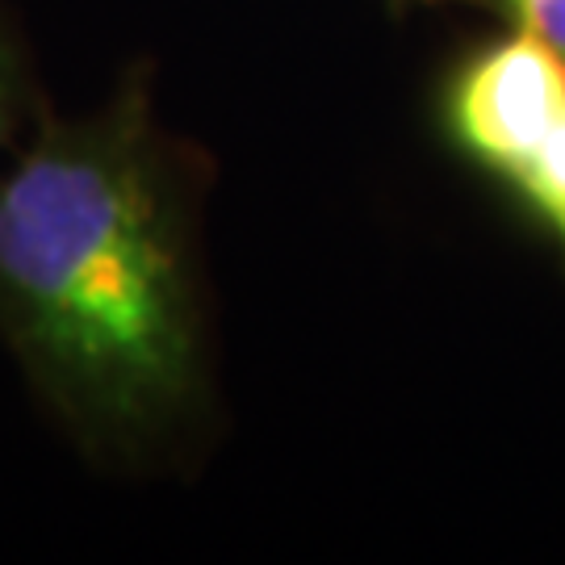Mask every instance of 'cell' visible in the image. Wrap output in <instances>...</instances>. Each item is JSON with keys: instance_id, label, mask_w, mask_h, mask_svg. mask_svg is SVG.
Listing matches in <instances>:
<instances>
[{"instance_id": "obj_1", "label": "cell", "mask_w": 565, "mask_h": 565, "mask_svg": "<svg viewBox=\"0 0 565 565\" xmlns=\"http://www.w3.org/2000/svg\"><path fill=\"white\" fill-rule=\"evenodd\" d=\"M0 327L88 440L147 445L202 394L189 218L139 93L0 172Z\"/></svg>"}, {"instance_id": "obj_3", "label": "cell", "mask_w": 565, "mask_h": 565, "mask_svg": "<svg viewBox=\"0 0 565 565\" xmlns=\"http://www.w3.org/2000/svg\"><path fill=\"white\" fill-rule=\"evenodd\" d=\"M30 114V76H25V55H21L13 25L0 13V163L13 156L21 126Z\"/></svg>"}, {"instance_id": "obj_4", "label": "cell", "mask_w": 565, "mask_h": 565, "mask_svg": "<svg viewBox=\"0 0 565 565\" xmlns=\"http://www.w3.org/2000/svg\"><path fill=\"white\" fill-rule=\"evenodd\" d=\"M515 30L548 42L565 60V0H494Z\"/></svg>"}, {"instance_id": "obj_5", "label": "cell", "mask_w": 565, "mask_h": 565, "mask_svg": "<svg viewBox=\"0 0 565 565\" xmlns=\"http://www.w3.org/2000/svg\"><path fill=\"white\" fill-rule=\"evenodd\" d=\"M562 243H565V239H562Z\"/></svg>"}, {"instance_id": "obj_2", "label": "cell", "mask_w": 565, "mask_h": 565, "mask_svg": "<svg viewBox=\"0 0 565 565\" xmlns=\"http://www.w3.org/2000/svg\"><path fill=\"white\" fill-rule=\"evenodd\" d=\"M448 135L565 239V60L527 30L482 46L448 84Z\"/></svg>"}]
</instances>
